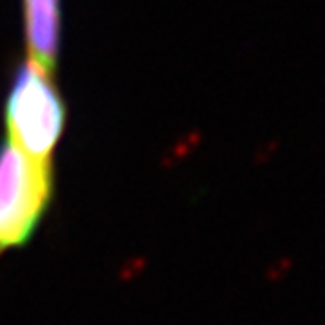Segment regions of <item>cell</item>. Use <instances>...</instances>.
I'll use <instances>...</instances> for the list:
<instances>
[{"label": "cell", "instance_id": "6da1fadb", "mask_svg": "<svg viewBox=\"0 0 325 325\" xmlns=\"http://www.w3.org/2000/svg\"><path fill=\"white\" fill-rule=\"evenodd\" d=\"M5 139L38 162L53 164L67 108L51 74L29 60L16 71L4 105Z\"/></svg>", "mask_w": 325, "mask_h": 325}, {"label": "cell", "instance_id": "7a4b0ae2", "mask_svg": "<svg viewBox=\"0 0 325 325\" xmlns=\"http://www.w3.org/2000/svg\"><path fill=\"white\" fill-rule=\"evenodd\" d=\"M53 193V164L31 159L7 139L0 143V255L33 239Z\"/></svg>", "mask_w": 325, "mask_h": 325}, {"label": "cell", "instance_id": "3957f363", "mask_svg": "<svg viewBox=\"0 0 325 325\" xmlns=\"http://www.w3.org/2000/svg\"><path fill=\"white\" fill-rule=\"evenodd\" d=\"M26 42L31 63L51 74L60 46L58 0H24Z\"/></svg>", "mask_w": 325, "mask_h": 325}]
</instances>
